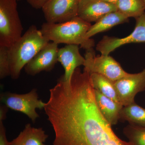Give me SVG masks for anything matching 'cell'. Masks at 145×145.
<instances>
[{"instance_id": "ba28073f", "label": "cell", "mask_w": 145, "mask_h": 145, "mask_svg": "<svg viewBox=\"0 0 145 145\" xmlns=\"http://www.w3.org/2000/svg\"><path fill=\"white\" fill-rule=\"evenodd\" d=\"M114 84L119 103L123 106L133 103L136 94L145 90V69L138 73H129Z\"/></svg>"}, {"instance_id": "30bf717a", "label": "cell", "mask_w": 145, "mask_h": 145, "mask_svg": "<svg viewBox=\"0 0 145 145\" xmlns=\"http://www.w3.org/2000/svg\"><path fill=\"white\" fill-rule=\"evenodd\" d=\"M59 49L56 43H48L25 66L27 74L35 76L42 71H52L58 62Z\"/></svg>"}, {"instance_id": "44dd1931", "label": "cell", "mask_w": 145, "mask_h": 145, "mask_svg": "<svg viewBox=\"0 0 145 145\" xmlns=\"http://www.w3.org/2000/svg\"><path fill=\"white\" fill-rule=\"evenodd\" d=\"M3 121L0 119V145H10L7 138L6 131Z\"/></svg>"}, {"instance_id": "8fae6325", "label": "cell", "mask_w": 145, "mask_h": 145, "mask_svg": "<svg viewBox=\"0 0 145 145\" xmlns=\"http://www.w3.org/2000/svg\"><path fill=\"white\" fill-rule=\"evenodd\" d=\"M84 57L80 52L79 46L68 44L59 48L58 52V62L64 69L65 73L61 76L63 80L67 84L71 83V78L75 69L84 64Z\"/></svg>"}, {"instance_id": "cb8c5ba5", "label": "cell", "mask_w": 145, "mask_h": 145, "mask_svg": "<svg viewBox=\"0 0 145 145\" xmlns=\"http://www.w3.org/2000/svg\"><path fill=\"white\" fill-rule=\"evenodd\" d=\"M17 1H20V0H17Z\"/></svg>"}, {"instance_id": "277c9868", "label": "cell", "mask_w": 145, "mask_h": 145, "mask_svg": "<svg viewBox=\"0 0 145 145\" xmlns=\"http://www.w3.org/2000/svg\"><path fill=\"white\" fill-rule=\"evenodd\" d=\"M17 0H0V46L9 48L22 37Z\"/></svg>"}, {"instance_id": "6da1fadb", "label": "cell", "mask_w": 145, "mask_h": 145, "mask_svg": "<svg viewBox=\"0 0 145 145\" xmlns=\"http://www.w3.org/2000/svg\"><path fill=\"white\" fill-rule=\"evenodd\" d=\"M45 113L55 134L53 145H132L113 131L98 107L89 81L60 91Z\"/></svg>"}, {"instance_id": "d6986e66", "label": "cell", "mask_w": 145, "mask_h": 145, "mask_svg": "<svg viewBox=\"0 0 145 145\" xmlns=\"http://www.w3.org/2000/svg\"><path fill=\"white\" fill-rule=\"evenodd\" d=\"M123 132L131 145H145V127L129 124Z\"/></svg>"}, {"instance_id": "5bb4252c", "label": "cell", "mask_w": 145, "mask_h": 145, "mask_svg": "<svg viewBox=\"0 0 145 145\" xmlns=\"http://www.w3.org/2000/svg\"><path fill=\"white\" fill-rule=\"evenodd\" d=\"M48 135L42 128H36L27 124L16 138L9 142L10 145H46Z\"/></svg>"}, {"instance_id": "9a60e30c", "label": "cell", "mask_w": 145, "mask_h": 145, "mask_svg": "<svg viewBox=\"0 0 145 145\" xmlns=\"http://www.w3.org/2000/svg\"><path fill=\"white\" fill-rule=\"evenodd\" d=\"M128 20V18L117 10L108 13L91 25L87 32L86 37L91 39L96 34L108 30L117 25L127 22Z\"/></svg>"}, {"instance_id": "3957f363", "label": "cell", "mask_w": 145, "mask_h": 145, "mask_svg": "<svg viewBox=\"0 0 145 145\" xmlns=\"http://www.w3.org/2000/svg\"><path fill=\"white\" fill-rule=\"evenodd\" d=\"M91 25L90 23L78 16L61 23H44L40 30L50 41L58 44L77 45L87 50L95 46L94 40L86 37L87 32Z\"/></svg>"}, {"instance_id": "7a4b0ae2", "label": "cell", "mask_w": 145, "mask_h": 145, "mask_svg": "<svg viewBox=\"0 0 145 145\" xmlns=\"http://www.w3.org/2000/svg\"><path fill=\"white\" fill-rule=\"evenodd\" d=\"M49 42L36 25L29 27L25 34L8 48L11 78L18 79L22 69Z\"/></svg>"}, {"instance_id": "e0dca14e", "label": "cell", "mask_w": 145, "mask_h": 145, "mask_svg": "<svg viewBox=\"0 0 145 145\" xmlns=\"http://www.w3.org/2000/svg\"><path fill=\"white\" fill-rule=\"evenodd\" d=\"M90 76L91 84L94 89L99 91L105 96L120 103L114 86V82L97 73H91L90 74Z\"/></svg>"}, {"instance_id": "ac0fdd59", "label": "cell", "mask_w": 145, "mask_h": 145, "mask_svg": "<svg viewBox=\"0 0 145 145\" xmlns=\"http://www.w3.org/2000/svg\"><path fill=\"white\" fill-rule=\"evenodd\" d=\"M115 5L117 11L129 18L136 19L145 12V0H118Z\"/></svg>"}, {"instance_id": "52a82bcc", "label": "cell", "mask_w": 145, "mask_h": 145, "mask_svg": "<svg viewBox=\"0 0 145 145\" xmlns=\"http://www.w3.org/2000/svg\"><path fill=\"white\" fill-rule=\"evenodd\" d=\"M134 30L129 36L123 38L105 36L97 44V50L103 55H109L119 47L130 43L145 42V12L135 19Z\"/></svg>"}, {"instance_id": "2e32d148", "label": "cell", "mask_w": 145, "mask_h": 145, "mask_svg": "<svg viewBox=\"0 0 145 145\" xmlns=\"http://www.w3.org/2000/svg\"><path fill=\"white\" fill-rule=\"evenodd\" d=\"M120 119L127 121L129 124L145 127V108L134 102L123 107L120 112Z\"/></svg>"}, {"instance_id": "d4e9b609", "label": "cell", "mask_w": 145, "mask_h": 145, "mask_svg": "<svg viewBox=\"0 0 145 145\" xmlns=\"http://www.w3.org/2000/svg\"></svg>"}, {"instance_id": "9c48e42d", "label": "cell", "mask_w": 145, "mask_h": 145, "mask_svg": "<svg viewBox=\"0 0 145 145\" xmlns=\"http://www.w3.org/2000/svg\"><path fill=\"white\" fill-rule=\"evenodd\" d=\"M80 0H49L42 8L46 22L61 23L78 16Z\"/></svg>"}, {"instance_id": "5b68a950", "label": "cell", "mask_w": 145, "mask_h": 145, "mask_svg": "<svg viewBox=\"0 0 145 145\" xmlns=\"http://www.w3.org/2000/svg\"><path fill=\"white\" fill-rule=\"evenodd\" d=\"M0 100L3 105L11 109L26 115L33 123L39 117L37 109H44L46 103L39 99L36 89L24 94L7 91L1 93Z\"/></svg>"}, {"instance_id": "7402d4cb", "label": "cell", "mask_w": 145, "mask_h": 145, "mask_svg": "<svg viewBox=\"0 0 145 145\" xmlns=\"http://www.w3.org/2000/svg\"><path fill=\"white\" fill-rule=\"evenodd\" d=\"M28 3L36 9L42 8L49 0H26Z\"/></svg>"}, {"instance_id": "7c38bea8", "label": "cell", "mask_w": 145, "mask_h": 145, "mask_svg": "<svg viewBox=\"0 0 145 145\" xmlns=\"http://www.w3.org/2000/svg\"><path fill=\"white\" fill-rule=\"evenodd\" d=\"M117 10L115 5L102 0H80L78 17L88 22L96 23L108 13Z\"/></svg>"}, {"instance_id": "ffe728a7", "label": "cell", "mask_w": 145, "mask_h": 145, "mask_svg": "<svg viewBox=\"0 0 145 145\" xmlns=\"http://www.w3.org/2000/svg\"><path fill=\"white\" fill-rule=\"evenodd\" d=\"M8 48L0 46V78L3 79L10 76V62Z\"/></svg>"}, {"instance_id": "603a6c76", "label": "cell", "mask_w": 145, "mask_h": 145, "mask_svg": "<svg viewBox=\"0 0 145 145\" xmlns=\"http://www.w3.org/2000/svg\"><path fill=\"white\" fill-rule=\"evenodd\" d=\"M102 1L110 3L113 4L115 5L118 0H102Z\"/></svg>"}, {"instance_id": "4fadbf2b", "label": "cell", "mask_w": 145, "mask_h": 145, "mask_svg": "<svg viewBox=\"0 0 145 145\" xmlns=\"http://www.w3.org/2000/svg\"><path fill=\"white\" fill-rule=\"evenodd\" d=\"M94 94L97 105L103 116L112 126L116 125L120 119V112L123 106L95 89Z\"/></svg>"}, {"instance_id": "8992f818", "label": "cell", "mask_w": 145, "mask_h": 145, "mask_svg": "<svg viewBox=\"0 0 145 145\" xmlns=\"http://www.w3.org/2000/svg\"><path fill=\"white\" fill-rule=\"evenodd\" d=\"M84 70L96 73L115 82L128 74L121 65L109 55L96 56L93 48L86 50Z\"/></svg>"}]
</instances>
